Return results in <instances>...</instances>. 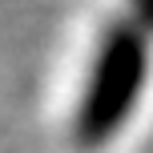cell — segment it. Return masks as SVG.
Masks as SVG:
<instances>
[{
    "label": "cell",
    "instance_id": "6da1fadb",
    "mask_svg": "<svg viewBox=\"0 0 153 153\" xmlns=\"http://www.w3.org/2000/svg\"><path fill=\"white\" fill-rule=\"evenodd\" d=\"M145 76H149L145 28L133 20L113 24L97 45L81 105L73 117V137L81 141V149H97L121 133V125L133 117L141 93H145Z\"/></svg>",
    "mask_w": 153,
    "mask_h": 153
},
{
    "label": "cell",
    "instance_id": "7a4b0ae2",
    "mask_svg": "<svg viewBox=\"0 0 153 153\" xmlns=\"http://www.w3.org/2000/svg\"><path fill=\"white\" fill-rule=\"evenodd\" d=\"M133 4H137L141 20H153V0H133Z\"/></svg>",
    "mask_w": 153,
    "mask_h": 153
}]
</instances>
